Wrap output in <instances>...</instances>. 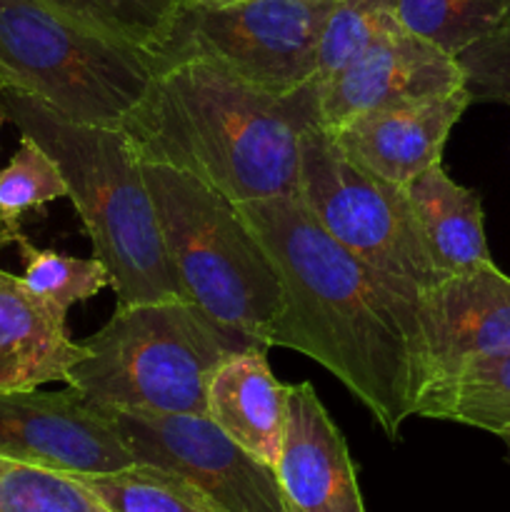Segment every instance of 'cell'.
Masks as SVG:
<instances>
[{"mask_svg": "<svg viewBox=\"0 0 510 512\" xmlns=\"http://www.w3.org/2000/svg\"><path fill=\"white\" fill-rule=\"evenodd\" d=\"M235 210L280 283L268 348L295 350L323 365L398 440L423 390L418 298L345 250L295 193L248 200Z\"/></svg>", "mask_w": 510, "mask_h": 512, "instance_id": "6da1fadb", "label": "cell"}, {"mask_svg": "<svg viewBox=\"0 0 510 512\" xmlns=\"http://www.w3.org/2000/svg\"><path fill=\"white\" fill-rule=\"evenodd\" d=\"M0 455L70 475L138 463L113 420L70 385L63 393L0 390Z\"/></svg>", "mask_w": 510, "mask_h": 512, "instance_id": "30bf717a", "label": "cell"}, {"mask_svg": "<svg viewBox=\"0 0 510 512\" xmlns=\"http://www.w3.org/2000/svg\"><path fill=\"white\" fill-rule=\"evenodd\" d=\"M83 355V343L70 340L65 315L30 293L18 275L0 270V390L68 383Z\"/></svg>", "mask_w": 510, "mask_h": 512, "instance_id": "2e32d148", "label": "cell"}, {"mask_svg": "<svg viewBox=\"0 0 510 512\" xmlns=\"http://www.w3.org/2000/svg\"><path fill=\"white\" fill-rule=\"evenodd\" d=\"M398 25L395 0H335L320 38L315 85L340 73L373 40Z\"/></svg>", "mask_w": 510, "mask_h": 512, "instance_id": "cb8c5ba5", "label": "cell"}, {"mask_svg": "<svg viewBox=\"0 0 510 512\" xmlns=\"http://www.w3.org/2000/svg\"><path fill=\"white\" fill-rule=\"evenodd\" d=\"M415 418L453 420L470 428L505 435L510 430V353L483 360L425 395Z\"/></svg>", "mask_w": 510, "mask_h": 512, "instance_id": "ac0fdd59", "label": "cell"}, {"mask_svg": "<svg viewBox=\"0 0 510 512\" xmlns=\"http://www.w3.org/2000/svg\"><path fill=\"white\" fill-rule=\"evenodd\" d=\"M155 55L93 33L40 0H0V88L63 118L123 128L148 93Z\"/></svg>", "mask_w": 510, "mask_h": 512, "instance_id": "8992f818", "label": "cell"}, {"mask_svg": "<svg viewBox=\"0 0 510 512\" xmlns=\"http://www.w3.org/2000/svg\"><path fill=\"white\" fill-rule=\"evenodd\" d=\"M275 475L290 512H365L348 440L313 383L290 385Z\"/></svg>", "mask_w": 510, "mask_h": 512, "instance_id": "5bb4252c", "label": "cell"}, {"mask_svg": "<svg viewBox=\"0 0 510 512\" xmlns=\"http://www.w3.org/2000/svg\"><path fill=\"white\" fill-rule=\"evenodd\" d=\"M395 13L408 33L453 58L510 30V0H395Z\"/></svg>", "mask_w": 510, "mask_h": 512, "instance_id": "d6986e66", "label": "cell"}, {"mask_svg": "<svg viewBox=\"0 0 510 512\" xmlns=\"http://www.w3.org/2000/svg\"><path fill=\"white\" fill-rule=\"evenodd\" d=\"M103 413L138 463L183 475L225 512H290L275 468L240 448L208 415Z\"/></svg>", "mask_w": 510, "mask_h": 512, "instance_id": "9c48e42d", "label": "cell"}, {"mask_svg": "<svg viewBox=\"0 0 510 512\" xmlns=\"http://www.w3.org/2000/svg\"><path fill=\"white\" fill-rule=\"evenodd\" d=\"M143 175L180 298L238 343L268 348L280 283L235 205L168 165L143 163Z\"/></svg>", "mask_w": 510, "mask_h": 512, "instance_id": "5b68a950", "label": "cell"}, {"mask_svg": "<svg viewBox=\"0 0 510 512\" xmlns=\"http://www.w3.org/2000/svg\"><path fill=\"white\" fill-rule=\"evenodd\" d=\"M0 115L20 135L33 138L63 173L93 258L108 268L115 308L180 298L143 160L125 128L75 123L40 100L5 88H0Z\"/></svg>", "mask_w": 510, "mask_h": 512, "instance_id": "3957f363", "label": "cell"}, {"mask_svg": "<svg viewBox=\"0 0 510 512\" xmlns=\"http://www.w3.org/2000/svg\"><path fill=\"white\" fill-rule=\"evenodd\" d=\"M68 385L93 408L145 415H208V385L230 353L250 345L188 300L115 308L83 343Z\"/></svg>", "mask_w": 510, "mask_h": 512, "instance_id": "277c9868", "label": "cell"}, {"mask_svg": "<svg viewBox=\"0 0 510 512\" xmlns=\"http://www.w3.org/2000/svg\"><path fill=\"white\" fill-rule=\"evenodd\" d=\"M0 118H3V115H0Z\"/></svg>", "mask_w": 510, "mask_h": 512, "instance_id": "f546056e", "label": "cell"}, {"mask_svg": "<svg viewBox=\"0 0 510 512\" xmlns=\"http://www.w3.org/2000/svg\"><path fill=\"white\" fill-rule=\"evenodd\" d=\"M458 63L473 100L490 98L510 105V30L475 43L458 55Z\"/></svg>", "mask_w": 510, "mask_h": 512, "instance_id": "484cf974", "label": "cell"}, {"mask_svg": "<svg viewBox=\"0 0 510 512\" xmlns=\"http://www.w3.org/2000/svg\"><path fill=\"white\" fill-rule=\"evenodd\" d=\"M75 478L113 512H225L198 485L158 465L135 463L118 473Z\"/></svg>", "mask_w": 510, "mask_h": 512, "instance_id": "44dd1931", "label": "cell"}, {"mask_svg": "<svg viewBox=\"0 0 510 512\" xmlns=\"http://www.w3.org/2000/svg\"><path fill=\"white\" fill-rule=\"evenodd\" d=\"M15 243L23 260L20 280L55 313L68 315L75 303L95 298L110 285L108 268L98 258H73L58 250L35 248L30 240H25V235H20Z\"/></svg>", "mask_w": 510, "mask_h": 512, "instance_id": "603a6c76", "label": "cell"}, {"mask_svg": "<svg viewBox=\"0 0 510 512\" xmlns=\"http://www.w3.org/2000/svg\"><path fill=\"white\" fill-rule=\"evenodd\" d=\"M318 88L273 95L200 53L155 58L148 93L125 120L143 163L193 175L233 205L295 193Z\"/></svg>", "mask_w": 510, "mask_h": 512, "instance_id": "7a4b0ae2", "label": "cell"}, {"mask_svg": "<svg viewBox=\"0 0 510 512\" xmlns=\"http://www.w3.org/2000/svg\"><path fill=\"white\" fill-rule=\"evenodd\" d=\"M500 438H503V443H505V448H508V458H510V430L505 435H500Z\"/></svg>", "mask_w": 510, "mask_h": 512, "instance_id": "f1b7e54d", "label": "cell"}, {"mask_svg": "<svg viewBox=\"0 0 510 512\" xmlns=\"http://www.w3.org/2000/svg\"><path fill=\"white\" fill-rule=\"evenodd\" d=\"M188 8H228V5L245 3V0H180Z\"/></svg>", "mask_w": 510, "mask_h": 512, "instance_id": "4316f807", "label": "cell"}, {"mask_svg": "<svg viewBox=\"0 0 510 512\" xmlns=\"http://www.w3.org/2000/svg\"><path fill=\"white\" fill-rule=\"evenodd\" d=\"M290 385L268 363V348L250 345L230 353L208 385V418L260 463L275 468L285 438Z\"/></svg>", "mask_w": 510, "mask_h": 512, "instance_id": "9a60e30c", "label": "cell"}, {"mask_svg": "<svg viewBox=\"0 0 510 512\" xmlns=\"http://www.w3.org/2000/svg\"><path fill=\"white\" fill-rule=\"evenodd\" d=\"M60 198H68V185L55 160L33 138L20 135L18 150L0 168V220L13 233H20V218L28 210Z\"/></svg>", "mask_w": 510, "mask_h": 512, "instance_id": "d4e9b609", "label": "cell"}, {"mask_svg": "<svg viewBox=\"0 0 510 512\" xmlns=\"http://www.w3.org/2000/svg\"><path fill=\"white\" fill-rule=\"evenodd\" d=\"M20 235H23V233H13V230H10L8 225H5L3 220H0V248H3V245H8V243H15V240H18Z\"/></svg>", "mask_w": 510, "mask_h": 512, "instance_id": "83f0119b", "label": "cell"}, {"mask_svg": "<svg viewBox=\"0 0 510 512\" xmlns=\"http://www.w3.org/2000/svg\"><path fill=\"white\" fill-rule=\"evenodd\" d=\"M0 512H113L75 475L0 455Z\"/></svg>", "mask_w": 510, "mask_h": 512, "instance_id": "7402d4cb", "label": "cell"}, {"mask_svg": "<svg viewBox=\"0 0 510 512\" xmlns=\"http://www.w3.org/2000/svg\"><path fill=\"white\" fill-rule=\"evenodd\" d=\"M318 88V125L328 133L368 110L468 88L458 58L408 33L388 30Z\"/></svg>", "mask_w": 510, "mask_h": 512, "instance_id": "7c38bea8", "label": "cell"}, {"mask_svg": "<svg viewBox=\"0 0 510 512\" xmlns=\"http://www.w3.org/2000/svg\"><path fill=\"white\" fill-rule=\"evenodd\" d=\"M333 3L245 0L228 8L180 3L173 40L160 55H208L268 93L293 95L315 83L320 38Z\"/></svg>", "mask_w": 510, "mask_h": 512, "instance_id": "ba28073f", "label": "cell"}, {"mask_svg": "<svg viewBox=\"0 0 510 512\" xmlns=\"http://www.w3.org/2000/svg\"><path fill=\"white\" fill-rule=\"evenodd\" d=\"M295 195L345 250L400 293L420 298L443 278L420 233L408 190L353 163L320 125L303 135Z\"/></svg>", "mask_w": 510, "mask_h": 512, "instance_id": "52a82bcc", "label": "cell"}, {"mask_svg": "<svg viewBox=\"0 0 510 512\" xmlns=\"http://www.w3.org/2000/svg\"><path fill=\"white\" fill-rule=\"evenodd\" d=\"M420 233L440 275L493 263L485 240L483 203L475 190L455 183L443 163L430 165L405 185Z\"/></svg>", "mask_w": 510, "mask_h": 512, "instance_id": "e0dca14e", "label": "cell"}, {"mask_svg": "<svg viewBox=\"0 0 510 512\" xmlns=\"http://www.w3.org/2000/svg\"><path fill=\"white\" fill-rule=\"evenodd\" d=\"M473 103L468 88L368 110L330 133L353 163L395 185H408L443 163L450 130Z\"/></svg>", "mask_w": 510, "mask_h": 512, "instance_id": "4fadbf2b", "label": "cell"}, {"mask_svg": "<svg viewBox=\"0 0 510 512\" xmlns=\"http://www.w3.org/2000/svg\"><path fill=\"white\" fill-rule=\"evenodd\" d=\"M63 18L158 58L170 45L180 0H40Z\"/></svg>", "mask_w": 510, "mask_h": 512, "instance_id": "ffe728a7", "label": "cell"}, {"mask_svg": "<svg viewBox=\"0 0 510 512\" xmlns=\"http://www.w3.org/2000/svg\"><path fill=\"white\" fill-rule=\"evenodd\" d=\"M418 303L425 335L418 403L470 365L510 353V275L495 263L445 275Z\"/></svg>", "mask_w": 510, "mask_h": 512, "instance_id": "8fae6325", "label": "cell"}]
</instances>
